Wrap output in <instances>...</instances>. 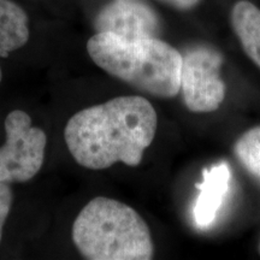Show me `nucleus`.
I'll return each mask as SVG.
<instances>
[{
    "mask_svg": "<svg viewBox=\"0 0 260 260\" xmlns=\"http://www.w3.org/2000/svg\"><path fill=\"white\" fill-rule=\"evenodd\" d=\"M98 32H113L124 38H157L160 19L144 0H111L94 22Z\"/></svg>",
    "mask_w": 260,
    "mask_h": 260,
    "instance_id": "423d86ee",
    "label": "nucleus"
},
{
    "mask_svg": "<svg viewBox=\"0 0 260 260\" xmlns=\"http://www.w3.org/2000/svg\"><path fill=\"white\" fill-rule=\"evenodd\" d=\"M29 40V18L11 0H0V57L23 47Z\"/></svg>",
    "mask_w": 260,
    "mask_h": 260,
    "instance_id": "6e6552de",
    "label": "nucleus"
},
{
    "mask_svg": "<svg viewBox=\"0 0 260 260\" xmlns=\"http://www.w3.org/2000/svg\"><path fill=\"white\" fill-rule=\"evenodd\" d=\"M223 57L209 46H195L182 56L181 88L184 105L191 112L218 110L225 98V84L219 76Z\"/></svg>",
    "mask_w": 260,
    "mask_h": 260,
    "instance_id": "39448f33",
    "label": "nucleus"
},
{
    "mask_svg": "<svg viewBox=\"0 0 260 260\" xmlns=\"http://www.w3.org/2000/svg\"><path fill=\"white\" fill-rule=\"evenodd\" d=\"M234 153L243 169L260 184V125L248 129L237 139Z\"/></svg>",
    "mask_w": 260,
    "mask_h": 260,
    "instance_id": "9d476101",
    "label": "nucleus"
},
{
    "mask_svg": "<svg viewBox=\"0 0 260 260\" xmlns=\"http://www.w3.org/2000/svg\"><path fill=\"white\" fill-rule=\"evenodd\" d=\"M73 241L89 260H149L153 258L151 232L128 205L105 197L90 200L73 226Z\"/></svg>",
    "mask_w": 260,
    "mask_h": 260,
    "instance_id": "7ed1b4c3",
    "label": "nucleus"
},
{
    "mask_svg": "<svg viewBox=\"0 0 260 260\" xmlns=\"http://www.w3.org/2000/svg\"><path fill=\"white\" fill-rule=\"evenodd\" d=\"M12 200H14V195H12L11 188L8 183L0 182V242H2L3 229L11 211Z\"/></svg>",
    "mask_w": 260,
    "mask_h": 260,
    "instance_id": "9b49d317",
    "label": "nucleus"
},
{
    "mask_svg": "<svg viewBox=\"0 0 260 260\" xmlns=\"http://www.w3.org/2000/svg\"><path fill=\"white\" fill-rule=\"evenodd\" d=\"M232 25L243 51L260 68V9L240 0L232 10Z\"/></svg>",
    "mask_w": 260,
    "mask_h": 260,
    "instance_id": "1a4fd4ad",
    "label": "nucleus"
},
{
    "mask_svg": "<svg viewBox=\"0 0 260 260\" xmlns=\"http://www.w3.org/2000/svg\"><path fill=\"white\" fill-rule=\"evenodd\" d=\"M232 172L226 162H219L203 171V181L197 184L199 195L194 203L193 217L197 226L209 228L225 200L230 188Z\"/></svg>",
    "mask_w": 260,
    "mask_h": 260,
    "instance_id": "0eeeda50",
    "label": "nucleus"
},
{
    "mask_svg": "<svg viewBox=\"0 0 260 260\" xmlns=\"http://www.w3.org/2000/svg\"><path fill=\"white\" fill-rule=\"evenodd\" d=\"M160 2L178 10H190L199 4L201 0H160Z\"/></svg>",
    "mask_w": 260,
    "mask_h": 260,
    "instance_id": "f8f14e48",
    "label": "nucleus"
},
{
    "mask_svg": "<svg viewBox=\"0 0 260 260\" xmlns=\"http://www.w3.org/2000/svg\"><path fill=\"white\" fill-rule=\"evenodd\" d=\"M3 80V73H2V68H0V82H2Z\"/></svg>",
    "mask_w": 260,
    "mask_h": 260,
    "instance_id": "ddd939ff",
    "label": "nucleus"
},
{
    "mask_svg": "<svg viewBox=\"0 0 260 260\" xmlns=\"http://www.w3.org/2000/svg\"><path fill=\"white\" fill-rule=\"evenodd\" d=\"M157 112L139 95L118 96L75 113L64 138L77 164L103 170L116 162L138 167L157 130Z\"/></svg>",
    "mask_w": 260,
    "mask_h": 260,
    "instance_id": "f257e3e1",
    "label": "nucleus"
},
{
    "mask_svg": "<svg viewBox=\"0 0 260 260\" xmlns=\"http://www.w3.org/2000/svg\"><path fill=\"white\" fill-rule=\"evenodd\" d=\"M6 141L0 147V182L17 183L30 181L45 160L47 136L31 125L27 112L15 110L5 119Z\"/></svg>",
    "mask_w": 260,
    "mask_h": 260,
    "instance_id": "20e7f679",
    "label": "nucleus"
},
{
    "mask_svg": "<svg viewBox=\"0 0 260 260\" xmlns=\"http://www.w3.org/2000/svg\"><path fill=\"white\" fill-rule=\"evenodd\" d=\"M87 51L98 67L141 92L161 99L180 93L182 54L160 39L96 32Z\"/></svg>",
    "mask_w": 260,
    "mask_h": 260,
    "instance_id": "f03ea898",
    "label": "nucleus"
}]
</instances>
